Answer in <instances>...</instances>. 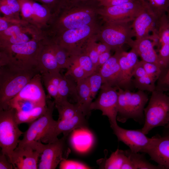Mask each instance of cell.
I'll return each mask as SVG.
<instances>
[{"label": "cell", "mask_w": 169, "mask_h": 169, "mask_svg": "<svg viewBox=\"0 0 169 169\" xmlns=\"http://www.w3.org/2000/svg\"><path fill=\"white\" fill-rule=\"evenodd\" d=\"M118 88L103 84L97 98L91 103L90 110H99L107 116L111 127L117 125Z\"/></svg>", "instance_id": "obj_11"}, {"label": "cell", "mask_w": 169, "mask_h": 169, "mask_svg": "<svg viewBox=\"0 0 169 169\" xmlns=\"http://www.w3.org/2000/svg\"><path fill=\"white\" fill-rule=\"evenodd\" d=\"M75 82L69 77L62 75L58 88L59 98L56 101L68 100V97L70 96L73 97L75 100L76 83L75 84Z\"/></svg>", "instance_id": "obj_27"}, {"label": "cell", "mask_w": 169, "mask_h": 169, "mask_svg": "<svg viewBox=\"0 0 169 169\" xmlns=\"http://www.w3.org/2000/svg\"><path fill=\"white\" fill-rule=\"evenodd\" d=\"M98 70L102 78L103 84L123 89V79L117 51Z\"/></svg>", "instance_id": "obj_20"}, {"label": "cell", "mask_w": 169, "mask_h": 169, "mask_svg": "<svg viewBox=\"0 0 169 169\" xmlns=\"http://www.w3.org/2000/svg\"><path fill=\"white\" fill-rule=\"evenodd\" d=\"M111 128L118 140L128 146L133 152H144L151 145L155 138L147 137L141 129H125L118 125Z\"/></svg>", "instance_id": "obj_15"}, {"label": "cell", "mask_w": 169, "mask_h": 169, "mask_svg": "<svg viewBox=\"0 0 169 169\" xmlns=\"http://www.w3.org/2000/svg\"><path fill=\"white\" fill-rule=\"evenodd\" d=\"M143 153L163 169H169V137L166 136L155 137L151 145Z\"/></svg>", "instance_id": "obj_21"}, {"label": "cell", "mask_w": 169, "mask_h": 169, "mask_svg": "<svg viewBox=\"0 0 169 169\" xmlns=\"http://www.w3.org/2000/svg\"><path fill=\"white\" fill-rule=\"evenodd\" d=\"M91 1H99V0H65V3H77Z\"/></svg>", "instance_id": "obj_48"}, {"label": "cell", "mask_w": 169, "mask_h": 169, "mask_svg": "<svg viewBox=\"0 0 169 169\" xmlns=\"http://www.w3.org/2000/svg\"><path fill=\"white\" fill-rule=\"evenodd\" d=\"M167 94L168 95H169V93Z\"/></svg>", "instance_id": "obj_53"}, {"label": "cell", "mask_w": 169, "mask_h": 169, "mask_svg": "<svg viewBox=\"0 0 169 169\" xmlns=\"http://www.w3.org/2000/svg\"><path fill=\"white\" fill-rule=\"evenodd\" d=\"M158 18L169 12V0H142Z\"/></svg>", "instance_id": "obj_31"}, {"label": "cell", "mask_w": 169, "mask_h": 169, "mask_svg": "<svg viewBox=\"0 0 169 169\" xmlns=\"http://www.w3.org/2000/svg\"><path fill=\"white\" fill-rule=\"evenodd\" d=\"M13 108L0 110V146L1 153L11 162L13 151L18 146L23 133L19 129Z\"/></svg>", "instance_id": "obj_7"}, {"label": "cell", "mask_w": 169, "mask_h": 169, "mask_svg": "<svg viewBox=\"0 0 169 169\" xmlns=\"http://www.w3.org/2000/svg\"><path fill=\"white\" fill-rule=\"evenodd\" d=\"M158 18L145 4L142 9L131 22V26L136 39L149 38L150 32L156 33Z\"/></svg>", "instance_id": "obj_16"}, {"label": "cell", "mask_w": 169, "mask_h": 169, "mask_svg": "<svg viewBox=\"0 0 169 169\" xmlns=\"http://www.w3.org/2000/svg\"><path fill=\"white\" fill-rule=\"evenodd\" d=\"M101 25L98 21L83 27L65 31L51 39L66 50L71 56L82 53L88 40L96 35Z\"/></svg>", "instance_id": "obj_5"}, {"label": "cell", "mask_w": 169, "mask_h": 169, "mask_svg": "<svg viewBox=\"0 0 169 169\" xmlns=\"http://www.w3.org/2000/svg\"><path fill=\"white\" fill-rule=\"evenodd\" d=\"M100 7L99 1L65 3L52 16L48 27L44 32L45 37L50 38L65 31L98 22Z\"/></svg>", "instance_id": "obj_1"}, {"label": "cell", "mask_w": 169, "mask_h": 169, "mask_svg": "<svg viewBox=\"0 0 169 169\" xmlns=\"http://www.w3.org/2000/svg\"><path fill=\"white\" fill-rule=\"evenodd\" d=\"M156 33L158 41L156 52L162 72L169 65V18L167 14L158 18Z\"/></svg>", "instance_id": "obj_17"}, {"label": "cell", "mask_w": 169, "mask_h": 169, "mask_svg": "<svg viewBox=\"0 0 169 169\" xmlns=\"http://www.w3.org/2000/svg\"><path fill=\"white\" fill-rule=\"evenodd\" d=\"M96 35L92 37L88 40L83 50L90 57L96 69L99 57L95 45V42L97 41Z\"/></svg>", "instance_id": "obj_37"}, {"label": "cell", "mask_w": 169, "mask_h": 169, "mask_svg": "<svg viewBox=\"0 0 169 169\" xmlns=\"http://www.w3.org/2000/svg\"><path fill=\"white\" fill-rule=\"evenodd\" d=\"M92 100L87 78L76 82V103L85 116L90 112V106Z\"/></svg>", "instance_id": "obj_25"}, {"label": "cell", "mask_w": 169, "mask_h": 169, "mask_svg": "<svg viewBox=\"0 0 169 169\" xmlns=\"http://www.w3.org/2000/svg\"><path fill=\"white\" fill-rule=\"evenodd\" d=\"M64 75L68 76L76 82L87 78L88 75L77 64L72 62Z\"/></svg>", "instance_id": "obj_36"}, {"label": "cell", "mask_w": 169, "mask_h": 169, "mask_svg": "<svg viewBox=\"0 0 169 169\" xmlns=\"http://www.w3.org/2000/svg\"></svg>", "instance_id": "obj_54"}, {"label": "cell", "mask_w": 169, "mask_h": 169, "mask_svg": "<svg viewBox=\"0 0 169 169\" xmlns=\"http://www.w3.org/2000/svg\"><path fill=\"white\" fill-rule=\"evenodd\" d=\"M45 38L52 49L60 69H67L71 64V56L64 48L54 41Z\"/></svg>", "instance_id": "obj_29"}, {"label": "cell", "mask_w": 169, "mask_h": 169, "mask_svg": "<svg viewBox=\"0 0 169 169\" xmlns=\"http://www.w3.org/2000/svg\"><path fill=\"white\" fill-rule=\"evenodd\" d=\"M127 158L125 151L117 149L112 153L110 157L105 161L104 169H121Z\"/></svg>", "instance_id": "obj_33"}, {"label": "cell", "mask_w": 169, "mask_h": 169, "mask_svg": "<svg viewBox=\"0 0 169 169\" xmlns=\"http://www.w3.org/2000/svg\"><path fill=\"white\" fill-rule=\"evenodd\" d=\"M37 61V69L41 74L60 70L52 49L45 38L41 42Z\"/></svg>", "instance_id": "obj_22"}, {"label": "cell", "mask_w": 169, "mask_h": 169, "mask_svg": "<svg viewBox=\"0 0 169 169\" xmlns=\"http://www.w3.org/2000/svg\"><path fill=\"white\" fill-rule=\"evenodd\" d=\"M144 115V124L141 130L146 135L154 128L165 126L169 122V95L160 90L152 92Z\"/></svg>", "instance_id": "obj_6"}, {"label": "cell", "mask_w": 169, "mask_h": 169, "mask_svg": "<svg viewBox=\"0 0 169 169\" xmlns=\"http://www.w3.org/2000/svg\"><path fill=\"white\" fill-rule=\"evenodd\" d=\"M132 76L133 85L138 90L151 92L156 90V82L146 74L141 61L134 68Z\"/></svg>", "instance_id": "obj_24"}, {"label": "cell", "mask_w": 169, "mask_h": 169, "mask_svg": "<svg viewBox=\"0 0 169 169\" xmlns=\"http://www.w3.org/2000/svg\"><path fill=\"white\" fill-rule=\"evenodd\" d=\"M112 55L110 51L106 52L99 55L96 69L98 70L100 68L105 64Z\"/></svg>", "instance_id": "obj_44"}, {"label": "cell", "mask_w": 169, "mask_h": 169, "mask_svg": "<svg viewBox=\"0 0 169 169\" xmlns=\"http://www.w3.org/2000/svg\"><path fill=\"white\" fill-rule=\"evenodd\" d=\"M38 73L37 68L23 69L9 65L0 66V110L8 109L9 101Z\"/></svg>", "instance_id": "obj_3"}, {"label": "cell", "mask_w": 169, "mask_h": 169, "mask_svg": "<svg viewBox=\"0 0 169 169\" xmlns=\"http://www.w3.org/2000/svg\"><path fill=\"white\" fill-rule=\"evenodd\" d=\"M14 168L13 164L10 162L7 156L0 153V169H12Z\"/></svg>", "instance_id": "obj_43"}, {"label": "cell", "mask_w": 169, "mask_h": 169, "mask_svg": "<svg viewBox=\"0 0 169 169\" xmlns=\"http://www.w3.org/2000/svg\"><path fill=\"white\" fill-rule=\"evenodd\" d=\"M134 0H111L100 3V6L103 7H110L121 4Z\"/></svg>", "instance_id": "obj_45"}, {"label": "cell", "mask_w": 169, "mask_h": 169, "mask_svg": "<svg viewBox=\"0 0 169 169\" xmlns=\"http://www.w3.org/2000/svg\"><path fill=\"white\" fill-rule=\"evenodd\" d=\"M47 109L42 116L30 123L28 129L23 134L18 146H29L38 149L42 146V141L46 136L56 120L53 118V112L55 107L54 101L47 97Z\"/></svg>", "instance_id": "obj_9"}, {"label": "cell", "mask_w": 169, "mask_h": 169, "mask_svg": "<svg viewBox=\"0 0 169 169\" xmlns=\"http://www.w3.org/2000/svg\"><path fill=\"white\" fill-rule=\"evenodd\" d=\"M66 137L63 136L56 141L44 144L38 169H55L62 161L67 159L70 150L66 145Z\"/></svg>", "instance_id": "obj_12"}, {"label": "cell", "mask_w": 169, "mask_h": 169, "mask_svg": "<svg viewBox=\"0 0 169 169\" xmlns=\"http://www.w3.org/2000/svg\"><path fill=\"white\" fill-rule=\"evenodd\" d=\"M46 7L52 16L57 13L64 3L65 0H33Z\"/></svg>", "instance_id": "obj_40"}, {"label": "cell", "mask_w": 169, "mask_h": 169, "mask_svg": "<svg viewBox=\"0 0 169 169\" xmlns=\"http://www.w3.org/2000/svg\"><path fill=\"white\" fill-rule=\"evenodd\" d=\"M47 109L45 105L38 106L26 111L16 110L15 118L18 124L31 123L42 116Z\"/></svg>", "instance_id": "obj_26"}, {"label": "cell", "mask_w": 169, "mask_h": 169, "mask_svg": "<svg viewBox=\"0 0 169 169\" xmlns=\"http://www.w3.org/2000/svg\"><path fill=\"white\" fill-rule=\"evenodd\" d=\"M6 3L14 14L19 19L20 16V5L18 0H2Z\"/></svg>", "instance_id": "obj_42"}, {"label": "cell", "mask_w": 169, "mask_h": 169, "mask_svg": "<svg viewBox=\"0 0 169 169\" xmlns=\"http://www.w3.org/2000/svg\"><path fill=\"white\" fill-rule=\"evenodd\" d=\"M121 169H136V168L129 157L127 156V158L122 164Z\"/></svg>", "instance_id": "obj_47"}, {"label": "cell", "mask_w": 169, "mask_h": 169, "mask_svg": "<svg viewBox=\"0 0 169 169\" xmlns=\"http://www.w3.org/2000/svg\"><path fill=\"white\" fill-rule=\"evenodd\" d=\"M165 127L166 128L169 129V122Z\"/></svg>", "instance_id": "obj_50"}, {"label": "cell", "mask_w": 169, "mask_h": 169, "mask_svg": "<svg viewBox=\"0 0 169 169\" xmlns=\"http://www.w3.org/2000/svg\"><path fill=\"white\" fill-rule=\"evenodd\" d=\"M125 152L133 163L136 169H163L159 165L156 166L150 163L142 154L133 152L130 150H125Z\"/></svg>", "instance_id": "obj_30"}, {"label": "cell", "mask_w": 169, "mask_h": 169, "mask_svg": "<svg viewBox=\"0 0 169 169\" xmlns=\"http://www.w3.org/2000/svg\"><path fill=\"white\" fill-rule=\"evenodd\" d=\"M129 46L135 50L142 60L156 64L160 67L157 52L149 38L133 40Z\"/></svg>", "instance_id": "obj_23"}, {"label": "cell", "mask_w": 169, "mask_h": 169, "mask_svg": "<svg viewBox=\"0 0 169 169\" xmlns=\"http://www.w3.org/2000/svg\"><path fill=\"white\" fill-rule=\"evenodd\" d=\"M85 115L81 111L73 117L68 119L56 120L44 137L42 142L47 144L57 140L59 135L63 133L67 137L76 128L87 129L88 126Z\"/></svg>", "instance_id": "obj_14"}, {"label": "cell", "mask_w": 169, "mask_h": 169, "mask_svg": "<svg viewBox=\"0 0 169 169\" xmlns=\"http://www.w3.org/2000/svg\"><path fill=\"white\" fill-rule=\"evenodd\" d=\"M44 38H37L24 44L0 46V66L37 68L38 55Z\"/></svg>", "instance_id": "obj_2"}, {"label": "cell", "mask_w": 169, "mask_h": 169, "mask_svg": "<svg viewBox=\"0 0 169 169\" xmlns=\"http://www.w3.org/2000/svg\"><path fill=\"white\" fill-rule=\"evenodd\" d=\"M146 74L156 82L161 72L160 67L157 64L141 60Z\"/></svg>", "instance_id": "obj_38"}, {"label": "cell", "mask_w": 169, "mask_h": 169, "mask_svg": "<svg viewBox=\"0 0 169 169\" xmlns=\"http://www.w3.org/2000/svg\"><path fill=\"white\" fill-rule=\"evenodd\" d=\"M111 0H99V2L100 3H102L104 2L109 1Z\"/></svg>", "instance_id": "obj_49"}, {"label": "cell", "mask_w": 169, "mask_h": 169, "mask_svg": "<svg viewBox=\"0 0 169 169\" xmlns=\"http://www.w3.org/2000/svg\"><path fill=\"white\" fill-rule=\"evenodd\" d=\"M118 93L117 120L123 123L132 119L136 121H143L145 107L149 100L147 94L141 90L133 92L120 88H118Z\"/></svg>", "instance_id": "obj_4"}, {"label": "cell", "mask_w": 169, "mask_h": 169, "mask_svg": "<svg viewBox=\"0 0 169 169\" xmlns=\"http://www.w3.org/2000/svg\"><path fill=\"white\" fill-rule=\"evenodd\" d=\"M96 42H95V45L99 55L102 53L111 50L110 48L105 43L100 42L97 43Z\"/></svg>", "instance_id": "obj_46"}, {"label": "cell", "mask_w": 169, "mask_h": 169, "mask_svg": "<svg viewBox=\"0 0 169 169\" xmlns=\"http://www.w3.org/2000/svg\"><path fill=\"white\" fill-rule=\"evenodd\" d=\"M42 149H36L29 146H18L13 153L11 162L14 169H36Z\"/></svg>", "instance_id": "obj_18"}, {"label": "cell", "mask_w": 169, "mask_h": 169, "mask_svg": "<svg viewBox=\"0 0 169 169\" xmlns=\"http://www.w3.org/2000/svg\"><path fill=\"white\" fill-rule=\"evenodd\" d=\"M18 0L20 5V16L21 20L34 26L33 23V9L31 0Z\"/></svg>", "instance_id": "obj_34"}, {"label": "cell", "mask_w": 169, "mask_h": 169, "mask_svg": "<svg viewBox=\"0 0 169 169\" xmlns=\"http://www.w3.org/2000/svg\"><path fill=\"white\" fill-rule=\"evenodd\" d=\"M96 37L97 41L115 51L122 48L124 44L129 46L135 34L130 22H106L101 26Z\"/></svg>", "instance_id": "obj_8"}, {"label": "cell", "mask_w": 169, "mask_h": 169, "mask_svg": "<svg viewBox=\"0 0 169 169\" xmlns=\"http://www.w3.org/2000/svg\"><path fill=\"white\" fill-rule=\"evenodd\" d=\"M116 51L118 52V62L123 79V89L131 90L134 87L132 83V73L139 61V56L132 49L129 52L124 51L123 48Z\"/></svg>", "instance_id": "obj_19"}, {"label": "cell", "mask_w": 169, "mask_h": 169, "mask_svg": "<svg viewBox=\"0 0 169 169\" xmlns=\"http://www.w3.org/2000/svg\"><path fill=\"white\" fill-rule=\"evenodd\" d=\"M167 14L169 18V12L167 13Z\"/></svg>", "instance_id": "obj_51"}, {"label": "cell", "mask_w": 169, "mask_h": 169, "mask_svg": "<svg viewBox=\"0 0 169 169\" xmlns=\"http://www.w3.org/2000/svg\"><path fill=\"white\" fill-rule=\"evenodd\" d=\"M41 75L38 73L34 76L8 104V108L20 101H25L38 105H47V97L42 84Z\"/></svg>", "instance_id": "obj_13"}, {"label": "cell", "mask_w": 169, "mask_h": 169, "mask_svg": "<svg viewBox=\"0 0 169 169\" xmlns=\"http://www.w3.org/2000/svg\"><path fill=\"white\" fill-rule=\"evenodd\" d=\"M54 101L55 107L57 108L59 113L58 120L70 118L79 111H82L80 107L77 103H71L68 100H59Z\"/></svg>", "instance_id": "obj_28"}, {"label": "cell", "mask_w": 169, "mask_h": 169, "mask_svg": "<svg viewBox=\"0 0 169 169\" xmlns=\"http://www.w3.org/2000/svg\"><path fill=\"white\" fill-rule=\"evenodd\" d=\"M87 79L93 100L103 84V79L98 70H96L88 76Z\"/></svg>", "instance_id": "obj_35"}, {"label": "cell", "mask_w": 169, "mask_h": 169, "mask_svg": "<svg viewBox=\"0 0 169 169\" xmlns=\"http://www.w3.org/2000/svg\"><path fill=\"white\" fill-rule=\"evenodd\" d=\"M166 136L169 137V133L167 135H166Z\"/></svg>", "instance_id": "obj_52"}, {"label": "cell", "mask_w": 169, "mask_h": 169, "mask_svg": "<svg viewBox=\"0 0 169 169\" xmlns=\"http://www.w3.org/2000/svg\"><path fill=\"white\" fill-rule=\"evenodd\" d=\"M156 90L169 93V65L162 71L156 82Z\"/></svg>", "instance_id": "obj_39"}, {"label": "cell", "mask_w": 169, "mask_h": 169, "mask_svg": "<svg viewBox=\"0 0 169 169\" xmlns=\"http://www.w3.org/2000/svg\"><path fill=\"white\" fill-rule=\"evenodd\" d=\"M72 62L78 64L88 76L97 70L90 57L84 51L78 55L71 56V64Z\"/></svg>", "instance_id": "obj_32"}, {"label": "cell", "mask_w": 169, "mask_h": 169, "mask_svg": "<svg viewBox=\"0 0 169 169\" xmlns=\"http://www.w3.org/2000/svg\"><path fill=\"white\" fill-rule=\"evenodd\" d=\"M142 0H134L121 4L110 6H100L98 13L104 22H132L142 9Z\"/></svg>", "instance_id": "obj_10"}, {"label": "cell", "mask_w": 169, "mask_h": 169, "mask_svg": "<svg viewBox=\"0 0 169 169\" xmlns=\"http://www.w3.org/2000/svg\"><path fill=\"white\" fill-rule=\"evenodd\" d=\"M60 169H88L90 167L86 165L76 161L68 160L62 161L59 164Z\"/></svg>", "instance_id": "obj_41"}]
</instances>
